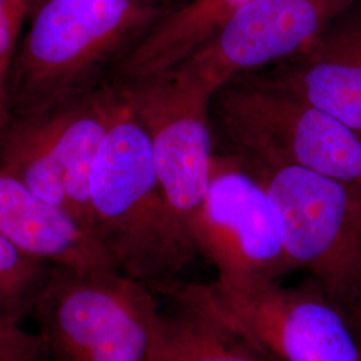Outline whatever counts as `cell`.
Returning <instances> with one entry per match:
<instances>
[{
	"label": "cell",
	"instance_id": "obj_6",
	"mask_svg": "<svg viewBox=\"0 0 361 361\" xmlns=\"http://www.w3.org/2000/svg\"><path fill=\"white\" fill-rule=\"evenodd\" d=\"M118 102L119 90L109 82L50 111L15 116L0 133V171L94 234L91 171Z\"/></svg>",
	"mask_w": 361,
	"mask_h": 361
},
{
	"label": "cell",
	"instance_id": "obj_4",
	"mask_svg": "<svg viewBox=\"0 0 361 361\" xmlns=\"http://www.w3.org/2000/svg\"><path fill=\"white\" fill-rule=\"evenodd\" d=\"M238 162L269 194L295 269L310 273V279L357 334L361 329V188L305 169Z\"/></svg>",
	"mask_w": 361,
	"mask_h": 361
},
{
	"label": "cell",
	"instance_id": "obj_5",
	"mask_svg": "<svg viewBox=\"0 0 361 361\" xmlns=\"http://www.w3.org/2000/svg\"><path fill=\"white\" fill-rule=\"evenodd\" d=\"M158 297L121 271L52 265L31 317L51 361H149Z\"/></svg>",
	"mask_w": 361,
	"mask_h": 361
},
{
	"label": "cell",
	"instance_id": "obj_11",
	"mask_svg": "<svg viewBox=\"0 0 361 361\" xmlns=\"http://www.w3.org/2000/svg\"><path fill=\"white\" fill-rule=\"evenodd\" d=\"M264 74L361 138V0Z\"/></svg>",
	"mask_w": 361,
	"mask_h": 361
},
{
	"label": "cell",
	"instance_id": "obj_20",
	"mask_svg": "<svg viewBox=\"0 0 361 361\" xmlns=\"http://www.w3.org/2000/svg\"><path fill=\"white\" fill-rule=\"evenodd\" d=\"M357 336H359V343H360V349H361V329H360V331H357Z\"/></svg>",
	"mask_w": 361,
	"mask_h": 361
},
{
	"label": "cell",
	"instance_id": "obj_8",
	"mask_svg": "<svg viewBox=\"0 0 361 361\" xmlns=\"http://www.w3.org/2000/svg\"><path fill=\"white\" fill-rule=\"evenodd\" d=\"M207 304L269 361H361L359 336L312 279L232 289L198 284Z\"/></svg>",
	"mask_w": 361,
	"mask_h": 361
},
{
	"label": "cell",
	"instance_id": "obj_17",
	"mask_svg": "<svg viewBox=\"0 0 361 361\" xmlns=\"http://www.w3.org/2000/svg\"><path fill=\"white\" fill-rule=\"evenodd\" d=\"M39 0H0V68L7 74L20 32Z\"/></svg>",
	"mask_w": 361,
	"mask_h": 361
},
{
	"label": "cell",
	"instance_id": "obj_18",
	"mask_svg": "<svg viewBox=\"0 0 361 361\" xmlns=\"http://www.w3.org/2000/svg\"><path fill=\"white\" fill-rule=\"evenodd\" d=\"M13 116L8 106L7 95V74L0 68V133L8 126Z\"/></svg>",
	"mask_w": 361,
	"mask_h": 361
},
{
	"label": "cell",
	"instance_id": "obj_1",
	"mask_svg": "<svg viewBox=\"0 0 361 361\" xmlns=\"http://www.w3.org/2000/svg\"><path fill=\"white\" fill-rule=\"evenodd\" d=\"M168 11L131 0H39L7 73L13 118L50 111L109 83Z\"/></svg>",
	"mask_w": 361,
	"mask_h": 361
},
{
	"label": "cell",
	"instance_id": "obj_14",
	"mask_svg": "<svg viewBox=\"0 0 361 361\" xmlns=\"http://www.w3.org/2000/svg\"><path fill=\"white\" fill-rule=\"evenodd\" d=\"M255 0H189L169 10L113 70L123 85L166 73Z\"/></svg>",
	"mask_w": 361,
	"mask_h": 361
},
{
	"label": "cell",
	"instance_id": "obj_3",
	"mask_svg": "<svg viewBox=\"0 0 361 361\" xmlns=\"http://www.w3.org/2000/svg\"><path fill=\"white\" fill-rule=\"evenodd\" d=\"M222 153L269 168H300L361 188V138L262 73L233 78L212 95Z\"/></svg>",
	"mask_w": 361,
	"mask_h": 361
},
{
	"label": "cell",
	"instance_id": "obj_13",
	"mask_svg": "<svg viewBox=\"0 0 361 361\" xmlns=\"http://www.w3.org/2000/svg\"><path fill=\"white\" fill-rule=\"evenodd\" d=\"M152 290L165 305L158 300L149 361H269L219 317L198 285L176 280Z\"/></svg>",
	"mask_w": 361,
	"mask_h": 361
},
{
	"label": "cell",
	"instance_id": "obj_2",
	"mask_svg": "<svg viewBox=\"0 0 361 361\" xmlns=\"http://www.w3.org/2000/svg\"><path fill=\"white\" fill-rule=\"evenodd\" d=\"M118 90L91 171L92 231L118 271L153 289L178 280L198 255L169 207L142 122Z\"/></svg>",
	"mask_w": 361,
	"mask_h": 361
},
{
	"label": "cell",
	"instance_id": "obj_12",
	"mask_svg": "<svg viewBox=\"0 0 361 361\" xmlns=\"http://www.w3.org/2000/svg\"><path fill=\"white\" fill-rule=\"evenodd\" d=\"M0 235L28 256L56 267L85 273L118 271L92 233L3 171Z\"/></svg>",
	"mask_w": 361,
	"mask_h": 361
},
{
	"label": "cell",
	"instance_id": "obj_7",
	"mask_svg": "<svg viewBox=\"0 0 361 361\" xmlns=\"http://www.w3.org/2000/svg\"><path fill=\"white\" fill-rule=\"evenodd\" d=\"M197 255L216 268L214 283L247 289L280 283L295 269L276 207L261 182L235 158L216 153L192 231Z\"/></svg>",
	"mask_w": 361,
	"mask_h": 361
},
{
	"label": "cell",
	"instance_id": "obj_15",
	"mask_svg": "<svg viewBox=\"0 0 361 361\" xmlns=\"http://www.w3.org/2000/svg\"><path fill=\"white\" fill-rule=\"evenodd\" d=\"M52 264L31 257L0 235V312L20 323L31 317Z\"/></svg>",
	"mask_w": 361,
	"mask_h": 361
},
{
	"label": "cell",
	"instance_id": "obj_9",
	"mask_svg": "<svg viewBox=\"0 0 361 361\" xmlns=\"http://www.w3.org/2000/svg\"><path fill=\"white\" fill-rule=\"evenodd\" d=\"M116 86L142 122L169 207L194 249L192 231L216 154L212 94L174 68Z\"/></svg>",
	"mask_w": 361,
	"mask_h": 361
},
{
	"label": "cell",
	"instance_id": "obj_19",
	"mask_svg": "<svg viewBox=\"0 0 361 361\" xmlns=\"http://www.w3.org/2000/svg\"><path fill=\"white\" fill-rule=\"evenodd\" d=\"M135 3H141V4H147V6H155V7H162V8H168V10H173L171 4L176 0H131Z\"/></svg>",
	"mask_w": 361,
	"mask_h": 361
},
{
	"label": "cell",
	"instance_id": "obj_10",
	"mask_svg": "<svg viewBox=\"0 0 361 361\" xmlns=\"http://www.w3.org/2000/svg\"><path fill=\"white\" fill-rule=\"evenodd\" d=\"M355 1L255 0L173 68L213 95L233 78L302 50Z\"/></svg>",
	"mask_w": 361,
	"mask_h": 361
},
{
	"label": "cell",
	"instance_id": "obj_16",
	"mask_svg": "<svg viewBox=\"0 0 361 361\" xmlns=\"http://www.w3.org/2000/svg\"><path fill=\"white\" fill-rule=\"evenodd\" d=\"M0 361H51L46 341L0 312Z\"/></svg>",
	"mask_w": 361,
	"mask_h": 361
}]
</instances>
